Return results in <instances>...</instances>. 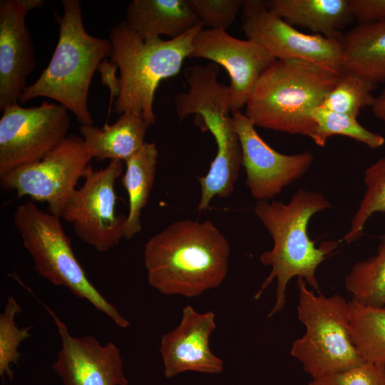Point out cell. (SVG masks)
Returning a JSON list of instances; mask_svg holds the SVG:
<instances>
[{"mask_svg": "<svg viewBox=\"0 0 385 385\" xmlns=\"http://www.w3.org/2000/svg\"><path fill=\"white\" fill-rule=\"evenodd\" d=\"M230 251L227 240L210 220L174 222L145 244L148 282L165 295L197 297L224 281Z\"/></svg>", "mask_w": 385, "mask_h": 385, "instance_id": "cell-1", "label": "cell"}, {"mask_svg": "<svg viewBox=\"0 0 385 385\" xmlns=\"http://www.w3.org/2000/svg\"><path fill=\"white\" fill-rule=\"evenodd\" d=\"M332 207V203L321 193L301 188L287 203L279 201L258 200L254 212L273 240L271 250L263 252L262 265L272 267L254 299H258L265 289L277 280L276 299L268 314L272 317L284 308L288 282L294 277L319 292L316 277L318 266L342 242H322L315 247L308 235V224L316 213Z\"/></svg>", "mask_w": 385, "mask_h": 385, "instance_id": "cell-2", "label": "cell"}, {"mask_svg": "<svg viewBox=\"0 0 385 385\" xmlns=\"http://www.w3.org/2000/svg\"><path fill=\"white\" fill-rule=\"evenodd\" d=\"M339 74L302 59H277L260 77L245 103L255 126L303 135L317 128L312 111L334 87Z\"/></svg>", "mask_w": 385, "mask_h": 385, "instance_id": "cell-3", "label": "cell"}, {"mask_svg": "<svg viewBox=\"0 0 385 385\" xmlns=\"http://www.w3.org/2000/svg\"><path fill=\"white\" fill-rule=\"evenodd\" d=\"M61 4L63 14H54L59 33L51 59L38 78L25 88L19 101L26 103L36 97H46L71 111L81 125H92L89 88L99 65L109 57L111 43L108 38L86 31L78 0H61Z\"/></svg>", "mask_w": 385, "mask_h": 385, "instance_id": "cell-4", "label": "cell"}, {"mask_svg": "<svg viewBox=\"0 0 385 385\" xmlns=\"http://www.w3.org/2000/svg\"><path fill=\"white\" fill-rule=\"evenodd\" d=\"M204 27L202 22L183 35L169 40H143L123 21L108 35L111 61L120 71L119 92L114 111L118 115L131 112L150 126L155 122L153 101L160 83L177 75L190 57L192 42Z\"/></svg>", "mask_w": 385, "mask_h": 385, "instance_id": "cell-5", "label": "cell"}, {"mask_svg": "<svg viewBox=\"0 0 385 385\" xmlns=\"http://www.w3.org/2000/svg\"><path fill=\"white\" fill-rule=\"evenodd\" d=\"M13 222L38 275L88 301L118 327L126 328L130 325L89 281L73 253L71 240L58 216L44 212L35 203L26 201L16 208Z\"/></svg>", "mask_w": 385, "mask_h": 385, "instance_id": "cell-6", "label": "cell"}, {"mask_svg": "<svg viewBox=\"0 0 385 385\" xmlns=\"http://www.w3.org/2000/svg\"><path fill=\"white\" fill-rule=\"evenodd\" d=\"M297 287V316L306 331L293 342L290 354L304 371L314 379L365 362L349 334V301L339 294L317 295L300 277Z\"/></svg>", "mask_w": 385, "mask_h": 385, "instance_id": "cell-7", "label": "cell"}, {"mask_svg": "<svg viewBox=\"0 0 385 385\" xmlns=\"http://www.w3.org/2000/svg\"><path fill=\"white\" fill-rule=\"evenodd\" d=\"M91 158L83 138L71 134L41 160L0 175V185L19 197L46 202L48 212L59 217Z\"/></svg>", "mask_w": 385, "mask_h": 385, "instance_id": "cell-8", "label": "cell"}, {"mask_svg": "<svg viewBox=\"0 0 385 385\" xmlns=\"http://www.w3.org/2000/svg\"><path fill=\"white\" fill-rule=\"evenodd\" d=\"M122 171L120 160H111L98 170L89 165L83 185L74 190L59 215L73 225L81 240L99 252L108 251L123 238L126 216L115 213L114 189Z\"/></svg>", "mask_w": 385, "mask_h": 385, "instance_id": "cell-9", "label": "cell"}, {"mask_svg": "<svg viewBox=\"0 0 385 385\" xmlns=\"http://www.w3.org/2000/svg\"><path fill=\"white\" fill-rule=\"evenodd\" d=\"M0 119V175L41 160L68 135L70 117L61 104L47 101L24 108L14 102Z\"/></svg>", "mask_w": 385, "mask_h": 385, "instance_id": "cell-10", "label": "cell"}, {"mask_svg": "<svg viewBox=\"0 0 385 385\" xmlns=\"http://www.w3.org/2000/svg\"><path fill=\"white\" fill-rule=\"evenodd\" d=\"M242 29L276 59L309 61L339 74L343 69L339 39L298 31L269 10L268 1L242 0Z\"/></svg>", "mask_w": 385, "mask_h": 385, "instance_id": "cell-11", "label": "cell"}, {"mask_svg": "<svg viewBox=\"0 0 385 385\" xmlns=\"http://www.w3.org/2000/svg\"><path fill=\"white\" fill-rule=\"evenodd\" d=\"M231 112L241 145L246 184L257 201L274 197L308 170L314 160L311 152L282 154L264 141L240 110Z\"/></svg>", "mask_w": 385, "mask_h": 385, "instance_id": "cell-12", "label": "cell"}, {"mask_svg": "<svg viewBox=\"0 0 385 385\" xmlns=\"http://www.w3.org/2000/svg\"><path fill=\"white\" fill-rule=\"evenodd\" d=\"M190 57L205 58L226 69L230 78L227 89L231 111L245 106L260 77L277 60L250 40L210 29L197 34Z\"/></svg>", "mask_w": 385, "mask_h": 385, "instance_id": "cell-13", "label": "cell"}, {"mask_svg": "<svg viewBox=\"0 0 385 385\" xmlns=\"http://www.w3.org/2000/svg\"><path fill=\"white\" fill-rule=\"evenodd\" d=\"M59 334L61 347L52 368L63 385H128L120 349L91 335L72 336L65 323L44 305Z\"/></svg>", "mask_w": 385, "mask_h": 385, "instance_id": "cell-14", "label": "cell"}, {"mask_svg": "<svg viewBox=\"0 0 385 385\" xmlns=\"http://www.w3.org/2000/svg\"><path fill=\"white\" fill-rule=\"evenodd\" d=\"M43 0L0 1V111L19 101L36 66L34 48L26 16Z\"/></svg>", "mask_w": 385, "mask_h": 385, "instance_id": "cell-15", "label": "cell"}, {"mask_svg": "<svg viewBox=\"0 0 385 385\" xmlns=\"http://www.w3.org/2000/svg\"><path fill=\"white\" fill-rule=\"evenodd\" d=\"M215 328L212 312L200 313L186 305L179 324L161 337L159 351L165 376L170 379L185 371L221 373L223 361L210 347V338Z\"/></svg>", "mask_w": 385, "mask_h": 385, "instance_id": "cell-16", "label": "cell"}, {"mask_svg": "<svg viewBox=\"0 0 385 385\" xmlns=\"http://www.w3.org/2000/svg\"><path fill=\"white\" fill-rule=\"evenodd\" d=\"M206 130L214 136L217 150L207 173L198 178L201 188L199 211L207 210L215 196L226 198L230 195L242 165L241 145L232 116L215 120Z\"/></svg>", "mask_w": 385, "mask_h": 385, "instance_id": "cell-17", "label": "cell"}, {"mask_svg": "<svg viewBox=\"0 0 385 385\" xmlns=\"http://www.w3.org/2000/svg\"><path fill=\"white\" fill-rule=\"evenodd\" d=\"M124 21L143 40L174 39L201 22L189 0H133Z\"/></svg>", "mask_w": 385, "mask_h": 385, "instance_id": "cell-18", "label": "cell"}, {"mask_svg": "<svg viewBox=\"0 0 385 385\" xmlns=\"http://www.w3.org/2000/svg\"><path fill=\"white\" fill-rule=\"evenodd\" d=\"M219 71V66L212 62L185 68L188 91L179 93L174 98L180 120L195 114V122L200 126L210 117L231 111L227 86L217 81Z\"/></svg>", "mask_w": 385, "mask_h": 385, "instance_id": "cell-19", "label": "cell"}, {"mask_svg": "<svg viewBox=\"0 0 385 385\" xmlns=\"http://www.w3.org/2000/svg\"><path fill=\"white\" fill-rule=\"evenodd\" d=\"M268 8L294 27L337 39L354 19L350 0H268Z\"/></svg>", "mask_w": 385, "mask_h": 385, "instance_id": "cell-20", "label": "cell"}, {"mask_svg": "<svg viewBox=\"0 0 385 385\" xmlns=\"http://www.w3.org/2000/svg\"><path fill=\"white\" fill-rule=\"evenodd\" d=\"M343 69L385 82V20L358 23L339 39Z\"/></svg>", "mask_w": 385, "mask_h": 385, "instance_id": "cell-21", "label": "cell"}, {"mask_svg": "<svg viewBox=\"0 0 385 385\" xmlns=\"http://www.w3.org/2000/svg\"><path fill=\"white\" fill-rule=\"evenodd\" d=\"M148 127L141 116L127 112L111 125H81L79 130L93 158L125 161L144 145Z\"/></svg>", "mask_w": 385, "mask_h": 385, "instance_id": "cell-22", "label": "cell"}, {"mask_svg": "<svg viewBox=\"0 0 385 385\" xmlns=\"http://www.w3.org/2000/svg\"><path fill=\"white\" fill-rule=\"evenodd\" d=\"M158 158L155 144L145 142L140 150L124 161L126 169L121 183L128 192L129 200L123 230L125 239H131L141 231V212L148 203L153 188Z\"/></svg>", "mask_w": 385, "mask_h": 385, "instance_id": "cell-23", "label": "cell"}, {"mask_svg": "<svg viewBox=\"0 0 385 385\" xmlns=\"http://www.w3.org/2000/svg\"><path fill=\"white\" fill-rule=\"evenodd\" d=\"M351 339L364 361L385 366V306L349 301Z\"/></svg>", "mask_w": 385, "mask_h": 385, "instance_id": "cell-24", "label": "cell"}, {"mask_svg": "<svg viewBox=\"0 0 385 385\" xmlns=\"http://www.w3.org/2000/svg\"><path fill=\"white\" fill-rule=\"evenodd\" d=\"M345 288L357 302L385 306V237L376 254L356 262L345 277Z\"/></svg>", "mask_w": 385, "mask_h": 385, "instance_id": "cell-25", "label": "cell"}, {"mask_svg": "<svg viewBox=\"0 0 385 385\" xmlns=\"http://www.w3.org/2000/svg\"><path fill=\"white\" fill-rule=\"evenodd\" d=\"M312 117L317 125L312 140L319 147L325 146L327 139L333 135L351 138L373 149L385 143L384 137L362 126L355 116L319 106L312 111Z\"/></svg>", "mask_w": 385, "mask_h": 385, "instance_id": "cell-26", "label": "cell"}, {"mask_svg": "<svg viewBox=\"0 0 385 385\" xmlns=\"http://www.w3.org/2000/svg\"><path fill=\"white\" fill-rule=\"evenodd\" d=\"M376 87V84L354 71L342 69L320 106L357 117L361 108L372 105Z\"/></svg>", "mask_w": 385, "mask_h": 385, "instance_id": "cell-27", "label": "cell"}, {"mask_svg": "<svg viewBox=\"0 0 385 385\" xmlns=\"http://www.w3.org/2000/svg\"><path fill=\"white\" fill-rule=\"evenodd\" d=\"M366 191L351 221L350 229L341 239L347 244L364 235L365 225L375 212H385V157L368 167L364 174Z\"/></svg>", "mask_w": 385, "mask_h": 385, "instance_id": "cell-28", "label": "cell"}, {"mask_svg": "<svg viewBox=\"0 0 385 385\" xmlns=\"http://www.w3.org/2000/svg\"><path fill=\"white\" fill-rule=\"evenodd\" d=\"M21 307L16 299L9 296L7 298L4 311L0 314V376L13 377L11 366L17 363L21 356L18 348L23 341L31 336V326L19 328L15 322L16 314Z\"/></svg>", "mask_w": 385, "mask_h": 385, "instance_id": "cell-29", "label": "cell"}, {"mask_svg": "<svg viewBox=\"0 0 385 385\" xmlns=\"http://www.w3.org/2000/svg\"><path fill=\"white\" fill-rule=\"evenodd\" d=\"M204 26L210 29H227L242 8V0H189Z\"/></svg>", "mask_w": 385, "mask_h": 385, "instance_id": "cell-30", "label": "cell"}, {"mask_svg": "<svg viewBox=\"0 0 385 385\" xmlns=\"http://www.w3.org/2000/svg\"><path fill=\"white\" fill-rule=\"evenodd\" d=\"M307 385H385V366L369 362L319 379Z\"/></svg>", "mask_w": 385, "mask_h": 385, "instance_id": "cell-31", "label": "cell"}, {"mask_svg": "<svg viewBox=\"0 0 385 385\" xmlns=\"http://www.w3.org/2000/svg\"><path fill=\"white\" fill-rule=\"evenodd\" d=\"M350 3L359 23L385 20V0H350Z\"/></svg>", "mask_w": 385, "mask_h": 385, "instance_id": "cell-32", "label": "cell"}, {"mask_svg": "<svg viewBox=\"0 0 385 385\" xmlns=\"http://www.w3.org/2000/svg\"><path fill=\"white\" fill-rule=\"evenodd\" d=\"M117 68H118L115 63L108 61L106 58L101 63L98 68V71L101 75L103 85L106 86L110 90L108 115L111 113V104L115 101L114 98H117L119 92V77L116 76Z\"/></svg>", "mask_w": 385, "mask_h": 385, "instance_id": "cell-33", "label": "cell"}, {"mask_svg": "<svg viewBox=\"0 0 385 385\" xmlns=\"http://www.w3.org/2000/svg\"><path fill=\"white\" fill-rule=\"evenodd\" d=\"M371 108L373 114L385 123V88L374 98Z\"/></svg>", "mask_w": 385, "mask_h": 385, "instance_id": "cell-34", "label": "cell"}]
</instances>
